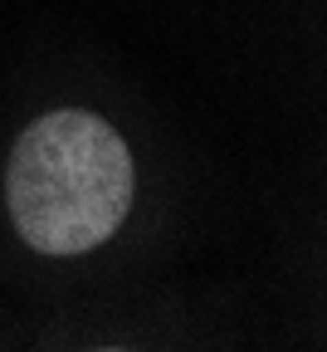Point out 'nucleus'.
Segmentation results:
<instances>
[{"label":"nucleus","mask_w":327,"mask_h":352,"mask_svg":"<svg viewBox=\"0 0 327 352\" xmlns=\"http://www.w3.org/2000/svg\"><path fill=\"white\" fill-rule=\"evenodd\" d=\"M132 186L127 142L103 118L78 108L30 122L5 171L10 220L39 254H83L113 240L132 206Z\"/></svg>","instance_id":"obj_1"}]
</instances>
